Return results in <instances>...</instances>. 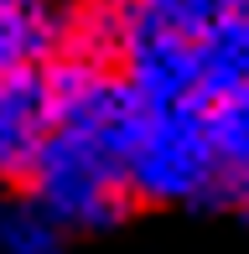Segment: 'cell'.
<instances>
[{
	"instance_id": "4",
	"label": "cell",
	"mask_w": 249,
	"mask_h": 254,
	"mask_svg": "<svg viewBox=\"0 0 249 254\" xmlns=\"http://www.w3.org/2000/svg\"><path fill=\"white\" fill-rule=\"evenodd\" d=\"M197 83L202 99L249 83V10L218 16L213 26L197 31Z\"/></svg>"
},
{
	"instance_id": "6",
	"label": "cell",
	"mask_w": 249,
	"mask_h": 254,
	"mask_svg": "<svg viewBox=\"0 0 249 254\" xmlns=\"http://www.w3.org/2000/svg\"><path fill=\"white\" fill-rule=\"evenodd\" d=\"M202 120H208V135L218 145V156L229 161V171L234 177L249 171V83L202 99Z\"/></svg>"
},
{
	"instance_id": "3",
	"label": "cell",
	"mask_w": 249,
	"mask_h": 254,
	"mask_svg": "<svg viewBox=\"0 0 249 254\" xmlns=\"http://www.w3.org/2000/svg\"><path fill=\"white\" fill-rule=\"evenodd\" d=\"M73 21L52 0H0V73L42 67L67 52Z\"/></svg>"
},
{
	"instance_id": "7",
	"label": "cell",
	"mask_w": 249,
	"mask_h": 254,
	"mask_svg": "<svg viewBox=\"0 0 249 254\" xmlns=\"http://www.w3.org/2000/svg\"><path fill=\"white\" fill-rule=\"evenodd\" d=\"M229 207H239L244 223H249V171H239V177H234V197H229Z\"/></svg>"
},
{
	"instance_id": "1",
	"label": "cell",
	"mask_w": 249,
	"mask_h": 254,
	"mask_svg": "<svg viewBox=\"0 0 249 254\" xmlns=\"http://www.w3.org/2000/svg\"><path fill=\"white\" fill-rule=\"evenodd\" d=\"M124 171L135 202L145 207H218L234 197V171L208 135L202 99L140 104Z\"/></svg>"
},
{
	"instance_id": "2",
	"label": "cell",
	"mask_w": 249,
	"mask_h": 254,
	"mask_svg": "<svg viewBox=\"0 0 249 254\" xmlns=\"http://www.w3.org/2000/svg\"><path fill=\"white\" fill-rule=\"evenodd\" d=\"M47 130H52L47 63L21 67V73H0V187H21Z\"/></svg>"
},
{
	"instance_id": "5",
	"label": "cell",
	"mask_w": 249,
	"mask_h": 254,
	"mask_svg": "<svg viewBox=\"0 0 249 254\" xmlns=\"http://www.w3.org/2000/svg\"><path fill=\"white\" fill-rule=\"evenodd\" d=\"M0 254H73V234L52 223L21 187L0 192Z\"/></svg>"
}]
</instances>
